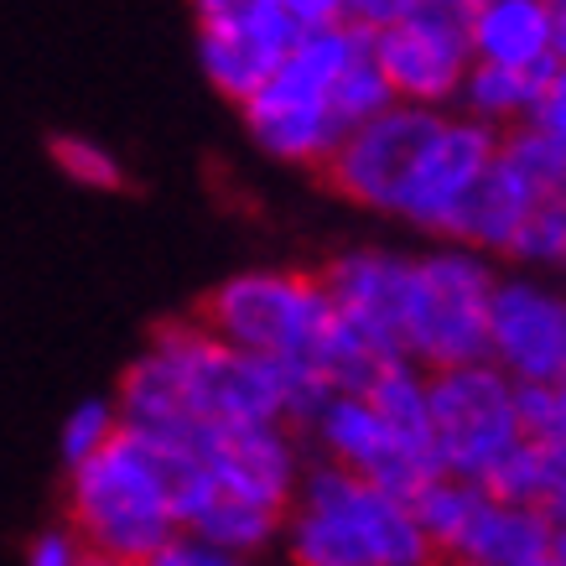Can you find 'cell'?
<instances>
[{
    "mask_svg": "<svg viewBox=\"0 0 566 566\" xmlns=\"http://www.w3.org/2000/svg\"><path fill=\"white\" fill-rule=\"evenodd\" d=\"M546 546H551V520L535 504H510V499L483 494L479 515L468 520V531L452 556L468 566H535L546 562Z\"/></svg>",
    "mask_w": 566,
    "mask_h": 566,
    "instance_id": "obj_17",
    "label": "cell"
},
{
    "mask_svg": "<svg viewBox=\"0 0 566 566\" xmlns=\"http://www.w3.org/2000/svg\"><path fill=\"white\" fill-rule=\"evenodd\" d=\"M359 395L400 437L431 447V369H421L416 359H385ZM431 452H437V447H431Z\"/></svg>",
    "mask_w": 566,
    "mask_h": 566,
    "instance_id": "obj_19",
    "label": "cell"
},
{
    "mask_svg": "<svg viewBox=\"0 0 566 566\" xmlns=\"http://www.w3.org/2000/svg\"><path fill=\"white\" fill-rule=\"evenodd\" d=\"M515 265L525 271H551V265H566V198H546V203L531 213V223L520 229L515 240Z\"/></svg>",
    "mask_w": 566,
    "mask_h": 566,
    "instance_id": "obj_24",
    "label": "cell"
},
{
    "mask_svg": "<svg viewBox=\"0 0 566 566\" xmlns=\"http://www.w3.org/2000/svg\"><path fill=\"white\" fill-rule=\"evenodd\" d=\"M535 566H551V562H535Z\"/></svg>",
    "mask_w": 566,
    "mask_h": 566,
    "instance_id": "obj_38",
    "label": "cell"
},
{
    "mask_svg": "<svg viewBox=\"0 0 566 566\" xmlns=\"http://www.w3.org/2000/svg\"><path fill=\"white\" fill-rule=\"evenodd\" d=\"M317 275H323L338 323L364 348H375L379 359H406L416 255L385 250V244H354V250H338Z\"/></svg>",
    "mask_w": 566,
    "mask_h": 566,
    "instance_id": "obj_11",
    "label": "cell"
},
{
    "mask_svg": "<svg viewBox=\"0 0 566 566\" xmlns=\"http://www.w3.org/2000/svg\"><path fill=\"white\" fill-rule=\"evenodd\" d=\"M250 566H255V562H250Z\"/></svg>",
    "mask_w": 566,
    "mask_h": 566,
    "instance_id": "obj_39",
    "label": "cell"
},
{
    "mask_svg": "<svg viewBox=\"0 0 566 566\" xmlns=\"http://www.w3.org/2000/svg\"><path fill=\"white\" fill-rule=\"evenodd\" d=\"M172 452V489L182 535L255 562L281 546V525L307 468L296 427H223Z\"/></svg>",
    "mask_w": 566,
    "mask_h": 566,
    "instance_id": "obj_1",
    "label": "cell"
},
{
    "mask_svg": "<svg viewBox=\"0 0 566 566\" xmlns=\"http://www.w3.org/2000/svg\"><path fill=\"white\" fill-rule=\"evenodd\" d=\"M69 525L99 562H151L182 535L172 489V452L140 431L69 468Z\"/></svg>",
    "mask_w": 566,
    "mask_h": 566,
    "instance_id": "obj_3",
    "label": "cell"
},
{
    "mask_svg": "<svg viewBox=\"0 0 566 566\" xmlns=\"http://www.w3.org/2000/svg\"><path fill=\"white\" fill-rule=\"evenodd\" d=\"M483 494H489L483 483L458 479V473H431V479L411 494V515H416V525H421V535L431 541L437 556H452V551H458L468 520L479 515Z\"/></svg>",
    "mask_w": 566,
    "mask_h": 566,
    "instance_id": "obj_20",
    "label": "cell"
},
{
    "mask_svg": "<svg viewBox=\"0 0 566 566\" xmlns=\"http://www.w3.org/2000/svg\"><path fill=\"white\" fill-rule=\"evenodd\" d=\"M525 442L520 385L489 359L431 369V447L442 473L483 483L504 452Z\"/></svg>",
    "mask_w": 566,
    "mask_h": 566,
    "instance_id": "obj_7",
    "label": "cell"
},
{
    "mask_svg": "<svg viewBox=\"0 0 566 566\" xmlns=\"http://www.w3.org/2000/svg\"><path fill=\"white\" fill-rule=\"evenodd\" d=\"M99 556L88 551V541L73 525H52V531L32 535L27 546V566H94Z\"/></svg>",
    "mask_w": 566,
    "mask_h": 566,
    "instance_id": "obj_26",
    "label": "cell"
},
{
    "mask_svg": "<svg viewBox=\"0 0 566 566\" xmlns=\"http://www.w3.org/2000/svg\"><path fill=\"white\" fill-rule=\"evenodd\" d=\"M302 27L281 0H234L219 11H198V63L203 78L229 104H244L255 94L281 57L296 48Z\"/></svg>",
    "mask_w": 566,
    "mask_h": 566,
    "instance_id": "obj_13",
    "label": "cell"
},
{
    "mask_svg": "<svg viewBox=\"0 0 566 566\" xmlns=\"http://www.w3.org/2000/svg\"><path fill=\"white\" fill-rule=\"evenodd\" d=\"M375 57L385 69V84L400 104H427V109H452L468 69H473V48L463 32H447L431 21L411 17L400 27L375 32Z\"/></svg>",
    "mask_w": 566,
    "mask_h": 566,
    "instance_id": "obj_14",
    "label": "cell"
},
{
    "mask_svg": "<svg viewBox=\"0 0 566 566\" xmlns=\"http://www.w3.org/2000/svg\"><path fill=\"white\" fill-rule=\"evenodd\" d=\"M302 437H307L312 458H327V463L348 468V473H359V479L379 483V489H390L400 499H411L431 473H442L437 452L400 437L359 390L327 395L317 416L302 427Z\"/></svg>",
    "mask_w": 566,
    "mask_h": 566,
    "instance_id": "obj_9",
    "label": "cell"
},
{
    "mask_svg": "<svg viewBox=\"0 0 566 566\" xmlns=\"http://www.w3.org/2000/svg\"><path fill=\"white\" fill-rule=\"evenodd\" d=\"M447 109H427V104H400L379 109L375 120L344 130L338 151L327 156V188L338 192L344 203L364 208V213H379V219H395L400 208V192L411 182L416 161L427 151V140L437 136Z\"/></svg>",
    "mask_w": 566,
    "mask_h": 566,
    "instance_id": "obj_8",
    "label": "cell"
},
{
    "mask_svg": "<svg viewBox=\"0 0 566 566\" xmlns=\"http://www.w3.org/2000/svg\"><path fill=\"white\" fill-rule=\"evenodd\" d=\"M468 48H473V63H494V69H556L551 0H479V17L468 27Z\"/></svg>",
    "mask_w": 566,
    "mask_h": 566,
    "instance_id": "obj_15",
    "label": "cell"
},
{
    "mask_svg": "<svg viewBox=\"0 0 566 566\" xmlns=\"http://www.w3.org/2000/svg\"><path fill=\"white\" fill-rule=\"evenodd\" d=\"M551 27H556V63H566V0H551Z\"/></svg>",
    "mask_w": 566,
    "mask_h": 566,
    "instance_id": "obj_33",
    "label": "cell"
},
{
    "mask_svg": "<svg viewBox=\"0 0 566 566\" xmlns=\"http://www.w3.org/2000/svg\"><path fill=\"white\" fill-rule=\"evenodd\" d=\"M416 0H348V27H364V32H385V27H400L411 21Z\"/></svg>",
    "mask_w": 566,
    "mask_h": 566,
    "instance_id": "obj_28",
    "label": "cell"
},
{
    "mask_svg": "<svg viewBox=\"0 0 566 566\" xmlns=\"http://www.w3.org/2000/svg\"><path fill=\"white\" fill-rule=\"evenodd\" d=\"M286 566H431L437 551L411 515V499L390 494L348 468L312 458L281 525Z\"/></svg>",
    "mask_w": 566,
    "mask_h": 566,
    "instance_id": "obj_2",
    "label": "cell"
},
{
    "mask_svg": "<svg viewBox=\"0 0 566 566\" xmlns=\"http://www.w3.org/2000/svg\"><path fill=\"white\" fill-rule=\"evenodd\" d=\"M499 260L468 244H431L416 255L411 317H406V359L421 369H458L489 359V302H494Z\"/></svg>",
    "mask_w": 566,
    "mask_h": 566,
    "instance_id": "obj_6",
    "label": "cell"
},
{
    "mask_svg": "<svg viewBox=\"0 0 566 566\" xmlns=\"http://www.w3.org/2000/svg\"><path fill=\"white\" fill-rule=\"evenodd\" d=\"M551 73V69H546ZM546 73H520V69H494V63H473L458 88V115L489 125L494 136H510L520 125H531L535 99H541V84Z\"/></svg>",
    "mask_w": 566,
    "mask_h": 566,
    "instance_id": "obj_18",
    "label": "cell"
},
{
    "mask_svg": "<svg viewBox=\"0 0 566 566\" xmlns=\"http://www.w3.org/2000/svg\"><path fill=\"white\" fill-rule=\"evenodd\" d=\"M364 27H323V32H302L296 48L281 57V69L240 104L244 136L255 140L271 161L286 167H307L323 172L327 156L344 140V120L333 109V88L364 48Z\"/></svg>",
    "mask_w": 566,
    "mask_h": 566,
    "instance_id": "obj_5",
    "label": "cell"
},
{
    "mask_svg": "<svg viewBox=\"0 0 566 566\" xmlns=\"http://www.w3.org/2000/svg\"><path fill=\"white\" fill-rule=\"evenodd\" d=\"M520 427H525V437H541V442L566 452V379L520 385Z\"/></svg>",
    "mask_w": 566,
    "mask_h": 566,
    "instance_id": "obj_25",
    "label": "cell"
},
{
    "mask_svg": "<svg viewBox=\"0 0 566 566\" xmlns=\"http://www.w3.org/2000/svg\"><path fill=\"white\" fill-rule=\"evenodd\" d=\"M120 437V411H115V400H84V406H73L63 431H57V452H63V463L78 468L88 463L94 452Z\"/></svg>",
    "mask_w": 566,
    "mask_h": 566,
    "instance_id": "obj_23",
    "label": "cell"
},
{
    "mask_svg": "<svg viewBox=\"0 0 566 566\" xmlns=\"http://www.w3.org/2000/svg\"><path fill=\"white\" fill-rule=\"evenodd\" d=\"M531 125L541 130V136H551V140H556V146L566 151V63H556V69L546 73V84H541V99H535Z\"/></svg>",
    "mask_w": 566,
    "mask_h": 566,
    "instance_id": "obj_27",
    "label": "cell"
},
{
    "mask_svg": "<svg viewBox=\"0 0 566 566\" xmlns=\"http://www.w3.org/2000/svg\"><path fill=\"white\" fill-rule=\"evenodd\" d=\"M535 510L551 520V531H566V452L556 458V468H551V483H546V494H541Z\"/></svg>",
    "mask_w": 566,
    "mask_h": 566,
    "instance_id": "obj_32",
    "label": "cell"
},
{
    "mask_svg": "<svg viewBox=\"0 0 566 566\" xmlns=\"http://www.w3.org/2000/svg\"><path fill=\"white\" fill-rule=\"evenodd\" d=\"M431 566H468V562H458V556H437Z\"/></svg>",
    "mask_w": 566,
    "mask_h": 566,
    "instance_id": "obj_37",
    "label": "cell"
},
{
    "mask_svg": "<svg viewBox=\"0 0 566 566\" xmlns=\"http://www.w3.org/2000/svg\"><path fill=\"white\" fill-rule=\"evenodd\" d=\"M219 6H234V0H192V11H219Z\"/></svg>",
    "mask_w": 566,
    "mask_h": 566,
    "instance_id": "obj_35",
    "label": "cell"
},
{
    "mask_svg": "<svg viewBox=\"0 0 566 566\" xmlns=\"http://www.w3.org/2000/svg\"><path fill=\"white\" fill-rule=\"evenodd\" d=\"M494 156H499V136L489 125L447 109L437 136L427 140V151L416 161L406 192H400L395 219L411 223L416 234H427L437 244H458V223H463L483 172L494 167Z\"/></svg>",
    "mask_w": 566,
    "mask_h": 566,
    "instance_id": "obj_10",
    "label": "cell"
},
{
    "mask_svg": "<svg viewBox=\"0 0 566 566\" xmlns=\"http://www.w3.org/2000/svg\"><path fill=\"white\" fill-rule=\"evenodd\" d=\"M489 364L515 385L566 379V292L535 271L499 275L489 302Z\"/></svg>",
    "mask_w": 566,
    "mask_h": 566,
    "instance_id": "obj_12",
    "label": "cell"
},
{
    "mask_svg": "<svg viewBox=\"0 0 566 566\" xmlns=\"http://www.w3.org/2000/svg\"><path fill=\"white\" fill-rule=\"evenodd\" d=\"M52 161H57V172L69 177V182H78V188H88V192L125 188L120 156L88 136H52Z\"/></svg>",
    "mask_w": 566,
    "mask_h": 566,
    "instance_id": "obj_22",
    "label": "cell"
},
{
    "mask_svg": "<svg viewBox=\"0 0 566 566\" xmlns=\"http://www.w3.org/2000/svg\"><path fill=\"white\" fill-rule=\"evenodd\" d=\"M94 566H161V562L151 556V562H94Z\"/></svg>",
    "mask_w": 566,
    "mask_h": 566,
    "instance_id": "obj_36",
    "label": "cell"
},
{
    "mask_svg": "<svg viewBox=\"0 0 566 566\" xmlns=\"http://www.w3.org/2000/svg\"><path fill=\"white\" fill-rule=\"evenodd\" d=\"M411 17L431 21V27H447V32H463L473 27V17H479V0H416Z\"/></svg>",
    "mask_w": 566,
    "mask_h": 566,
    "instance_id": "obj_30",
    "label": "cell"
},
{
    "mask_svg": "<svg viewBox=\"0 0 566 566\" xmlns=\"http://www.w3.org/2000/svg\"><path fill=\"white\" fill-rule=\"evenodd\" d=\"M546 562H551V566H566V531H551V546H546Z\"/></svg>",
    "mask_w": 566,
    "mask_h": 566,
    "instance_id": "obj_34",
    "label": "cell"
},
{
    "mask_svg": "<svg viewBox=\"0 0 566 566\" xmlns=\"http://www.w3.org/2000/svg\"><path fill=\"white\" fill-rule=\"evenodd\" d=\"M302 32H323V27H344L348 21V0H281Z\"/></svg>",
    "mask_w": 566,
    "mask_h": 566,
    "instance_id": "obj_31",
    "label": "cell"
},
{
    "mask_svg": "<svg viewBox=\"0 0 566 566\" xmlns=\"http://www.w3.org/2000/svg\"><path fill=\"white\" fill-rule=\"evenodd\" d=\"M198 323L213 327L223 344L286 364V369H307L333 390V354L344 327L317 271L255 265V271L223 275L198 302Z\"/></svg>",
    "mask_w": 566,
    "mask_h": 566,
    "instance_id": "obj_4",
    "label": "cell"
},
{
    "mask_svg": "<svg viewBox=\"0 0 566 566\" xmlns=\"http://www.w3.org/2000/svg\"><path fill=\"white\" fill-rule=\"evenodd\" d=\"M546 198L551 192L535 188L515 161L494 156V167L483 172L479 192H473V203H468L463 223H458V244H468V250H479V255H489V260H510L515 255L520 229L531 223V213L546 203Z\"/></svg>",
    "mask_w": 566,
    "mask_h": 566,
    "instance_id": "obj_16",
    "label": "cell"
},
{
    "mask_svg": "<svg viewBox=\"0 0 566 566\" xmlns=\"http://www.w3.org/2000/svg\"><path fill=\"white\" fill-rule=\"evenodd\" d=\"M156 562H161V566H250V562H240V556H229V551H219V546L192 541V535H177V541L161 551Z\"/></svg>",
    "mask_w": 566,
    "mask_h": 566,
    "instance_id": "obj_29",
    "label": "cell"
},
{
    "mask_svg": "<svg viewBox=\"0 0 566 566\" xmlns=\"http://www.w3.org/2000/svg\"><path fill=\"white\" fill-rule=\"evenodd\" d=\"M556 458H562V447L541 442V437H525L515 452H504V458H499L494 473L483 479V489H489L494 499H510V504H541Z\"/></svg>",
    "mask_w": 566,
    "mask_h": 566,
    "instance_id": "obj_21",
    "label": "cell"
}]
</instances>
